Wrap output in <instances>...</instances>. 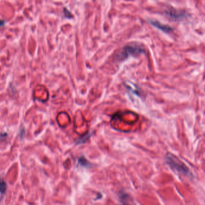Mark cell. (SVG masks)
<instances>
[{"instance_id": "cell-1", "label": "cell", "mask_w": 205, "mask_h": 205, "mask_svg": "<svg viewBox=\"0 0 205 205\" xmlns=\"http://www.w3.org/2000/svg\"><path fill=\"white\" fill-rule=\"evenodd\" d=\"M166 161L170 168L177 173L184 176H190L191 174L187 166L173 154L168 153L166 155Z\"/></svg>"}, {"instance_id": "cell-2", "label": "cell", "mask_w": 205, "mask_h": 205, "mask_svg": "<svg viewBox=\"0 0 205 205\" xmlns=\"http://www.w3.org/2000/svg\"><path fill=\"white\" fill-rule=\"evenodd\" d=\"M145 52V50L143 48H142L140 45L136 44L134 45H127L123 49V51L119 54V59L120 60H125L126 58H128L129 56L139 55L143 54Z\"/></svg>"}, {"instance_id": "cell-3", "label": "cell", "mask_w": 205, "mask_h": 205, "mask_svg": "<svg viewBox=\"0 0 205 205\" xmlns=\"http://www.w3.org/2000/svg\"><path fill=\"white\" fill-rule=\"evenodd\" d=\"M166 15L174 20H180L185 19L188 14L185 11L179 10L174 9H170L166 11Z\"/></svg>"}, {"instance_id": "cell-4", "label": "cell", "mask_w": 205, "mask_h": 205, "mask_svg": "<svg viewBox=\"0 0 205 205\" xmlns=\"http://www.w3.org/2000/svg\"><path fill=\"white\" fill-rule=\"evenodd\" d=\"M149 22L154 27L158 28V30H161L163 32L166 33H170L173 31V28L168 25H165L164 24L161 23L160 22L157 20H149Z\"/></svg>"}, {"instance_id": "cell-5", "label": "cell", "mask_w": 205, "mask_h": 205, "mask_svg": "<svg viewBox=\"0 0 205 205\" xmlns=\"http://www.w3.org/2000/svg\"><path fill=\"white\" fill-rule=\"evenodd\" d=\"M6 184L4 181L1 182V196H3L4 193H5L6 192Z\"/></svg>"}]
</instances>
